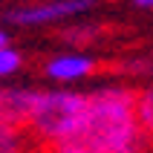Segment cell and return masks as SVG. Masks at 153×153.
<instances>
[{"label":"cell","mask_w":153,"mask_h":153,"mask_svg":"<svg viewBox=\"0 0 153 153\" xmlns=\"http://www.w3.org/2000/svg\"><path fill=\"white\" fill-rule=\"evenodd\" d=\"M23 147V127H15L0 119V153H15Z\"/></svg>","instance_id":"52a82bcc"},{"label":"cell","mask_w":153,"mask_h":153,"mask_svg":"<svg viewBox=\"0 0 153 153\" xmlns=\"http://www.w3.org/2000/svg\"><path fill=\"white\" fill-rule=\"evenodd\" d=\"M3 43H9V35L3 32V29H0V46H3Z\"/></svg>","instance_id":"30bf717a"},{"label":"cell","mask_w":153,"mask_h":153,"mask_svg":"<svg viewBox=\"0 0 153 153\" xmlns=\"http://www.w3.org/2000/svg\"><path fill=\"white\" fill-rule=\"evenodd\" d=\"M84 101H87V95L69 93V90L38 93V101L32 107L29 121H26V130L35 139H41L43 147H52L72 130V124L78 121V116L84 110Z\"/></svg>","instance_id":"7a4b0ae2"},{"label":"cell","mask_w":153,"mask_h":153,"mask_svg":"<svg viewBox=\"0 0 153 153\" xmlns=\"http://www.w3.org/2000/svg\"><path fill=\"white\" fill-rule=\"evenodd\" d=\"M136 121V93L127 87H104L87 95L84 110L67 136L49 150L58 153H130L142 147Z\"/></svg>","instance_id":"6da1fadb"},{"label":"cell","mask_w":153,"mask_h":153,"mask_svg":"<svg viewBox=\"0 0 153 153\" xmlns=\"http://www.w3.org/2000/svg\"><path fill=\"white\" fill-rule=\"evenodd\" d=\"M41 90H3L0 93V119L26 130V121L32 116Z\"/></svg>","instance_id":"5b68a950"},{"label":"cell","mask_w":153,"mask_h":153,"mask_svg":"<svg viewBox=\"0 0 153 153\" xmlns=\"http://www.w3.org/2000/svg\"><path fill=\"white\" fill-rule=\"evenodd\" d=\"M95 0H41V3H29V6L12 9L9 12V23L17 26H43V23H58L67 17H78L90 12Z\"/></svg>","instance_id":"3957f363"},{"label":"cell","mask_w":153,"mask_h":153,"mask_svg":"<svg viewBox=\"0 0 153 153\" xmlns=\"http://www.w3.org/2000/svg\"><path fill=\"white\" fill-rule=\"evenodd\" d=\"M20 67H23V55L17 49H12L9 43H3V46H0V78L15 75Z\"/></svg>","instance_id":"ba28073f"},{"label":"cell","mask_w":153,"mask_h":153,"mask_svg":"<svg viewBox=\"0 0 153 153\" xmlns=\"http://www.w3.org/2000/svg\"><path fill=\"white\" fill-rule=\"evenodd\" d=\"M133 6H136V9H147V12H150V9H153V0H133Z\"/></svg>","instance_id":"9c48e42d"},{"label":"cell","mask_w":153,"mask_h":153,"mask_svg":"<svg viewBox=\"0 0 153 153\" xmlns=\"http://www.w3.org/2000/svg\"><path fill=\"white\" fill-rule=\"evenodd\" d=\"M43 72L46 78L58 81V84H72V81H81V78L93 75L95 72V61L81 55V52H67V55H55L43 64Z\"/></svg>","instance_id":"277c9868"},{"label":"cell","mask_w":153,"mask_h":153,"mask_svg":"<svg viewBox=\"0 0 153 153\" xmlns=\"http://www.w3.org/2000/svg\"><path fill=\"white\" fill-rule=\"evenodd\" d=\"M136 121L142 133L153 139V87L136 93Z\"/></svg>","instance_id":"8992f818"}]
</instances>
